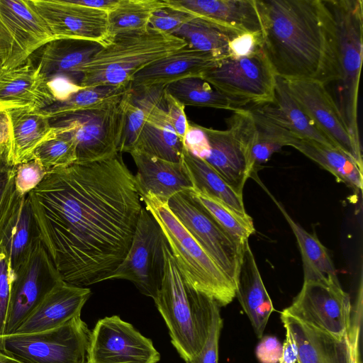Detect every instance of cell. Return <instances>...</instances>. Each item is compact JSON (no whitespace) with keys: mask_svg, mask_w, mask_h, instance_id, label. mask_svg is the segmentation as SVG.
Instances as JSON below:
<instances>
[{"mask_svg":"<svg viewBox=\"0 0 363 363\" xmlns=\"http://www.w3.org/2000/svg\"><path fill=\"white\" fill-rule=\"evenodd\" d=\"M41 241L62 279H109L125 258L143 208L120 153L47 172L28 194Z\"/></svg>","mask_w":363,"mask_h":363,"instance_id":"6da1fadb","label":"cell"},{"mask_svg":"<svg viewBox=\"0 0 363 363\" xmlns=\"http://www.w3.org/2000/svg\"><path fill=\"white\" fill-rule=\"evenodd\" d=\"M263 51L276 76L324 85L339 77L333 18L325 0H257Z\"/></svg>","mask_w":363,"mask_h":363,"instance_id":"7a4b0ae2","label":"cell"},{"mask_svg":"<svg viewBox=\"0 0 363 363\" xmlns=\"http://www.w3.org/2000/svg\"><path fill=\"white\" fill-rule=\"evenodd\" d=\"M164 257V276L153 300L172 345L186 362L199 354L207 340L216 301L185 283L167 240Z\"/></svg>","mask_w":363,"mask_h":363,"instance_id":"3957f363","label":"cell"},{"mask_svg":"<svg viewBox=\"0 0 363 363\" xmlns=\"http://www.w3.org/2000/svg\"><path fill=\"white\" fill-rule=\"evenodd\" d=\"M186 45L182 39L150 27L116 35L80 67L79 86H130L140 70Z\"/></svg>","mask_w":363,"mask_h":363,"instance_id":"277c9868","label":"cell"},{"mask_svg":"<svg viewBox=\"0 0 363 363\" xmlns=\"http://www.w3.org/2000/svg\"><path fill=\"white\" fill-rule=\"evenodd\" d=\"M159 223L185 283L225 306L235 297L236 286L196 241L169 208L152 194L141 197Z\"/></svg>","mask_w":363,"mask_h":363,"instance_id":"5b68a950","label":"cell"},{"mask_svg":"<svg viewBox=\"0 0 363 363\" xmlns=\"http://www.w3.org/2000/svg\"><path fill=\"white\" fill-rule=\"evenodd\" d=\"M333 21L338 67L335 102L354 141L360 143L357 101L362 62V0H325Z\"/></svg>","mask_w":363,"mask_h":363,"instance_id":"8992f818","label":"cell"},{"mask_svg":"<svg viewBox=\"0 0 363 363\" xmlns=\"http://www.w3.org/2000/svg\"><path fill=\"white\" fill-rule=\"evenodd\" d=\"M125 93L91 108L50 119L56 133H65L76 143V162L101 160L120 153Z\"/></svg>","mask_w":363,"mask_h":363,"instance_id":"52a82bcc","label":"cell"},{"mask_svg":"<svg viewBox=\"0 0 363 363\" xmlns=\"http://www.w3.org/2000/svg\"><path fill=\"white\" fill-rule=\"evenodd\" d=\"M91 330L77 316L45 331L0 337V349L24 363H88Z\"/></svg>","mask_w":363,"mask_h":363,"instance_id":"ba28073f","label":"cell"},{"mask_svg":"<svg viewBox=\"0 0 363 363\" xmlns=\"http://www.w3.org/2000/svg\"><path fill=\"white\" fill-rule=\"evenodd\" d=\"M166 240L157 221L143 207L130 248L109 279L128 280L141 294L155 299L164 276Z\"/></svg>","mask_w":363,"mask_h":363,"instance_id":"9c48e42d","label":"cell"},{"mask_svg":"<svg viewBox=\"0 0 363 363\" xmlns=\"http://www.w3.org/2000/svg\"><path fill=\"white\" fill-rule=\"evenodd\" d=\"M199 77L220 91L255 106L274 99L276 75L263 49L248 57L217 60Z\"/></svg>","mask_w":363,"mask_h":363,"instance_id":"30bf717a","label":"cell"},{"mask_svg":"<svg viewBox=\"0 0 363 363\" xmlns=\"http://www.w3.org/2000/svg\"><path fill=\"white\" fill-rule=\"evenodd\" d=\"M281 313L342 337L350 334L352 306L339 281H303L292 303Z\"/></svg>","mask_w":363,"mask_h":363,"instance_id":"8fae6325","label":"cell"},{"mask_svg":"<svg viewBox=\"0 0 363 363\" xmlns=\"http://www.w3.org/2000/svg\"><path fill=\"white\" fill-rule=\"evenodd\" d=\"M171 211L236 286L242 254L238 244L190 195L181 192L168 201Z\"/></svg>","mask_w":363,"mask_h":363,"instance_id":"7c38bea8","label":"cell"},{"mask_svg":"<svg viewBox=\"0 0 363 363\" xmlns=\"http://www.w3.org/2000/svg\"><path fill=\"white\" fill-rule=\"evenodd\" d=\"M55 40L30 0H0V66L25 63L37 50Z\"/></svg>","mask_w":363,"mask_h":363,"instance_id":"4fadbf2b","label":"cell"},{"mask_svg":"<svg viewBox=\"0 0 363 363\" xmlns=\"http://www.w3.org/2000/svg\"><path fill=\"white\" fill-rule=\"evenodd\" d=\"M61 281L63 280L40 240L13 277L4 335L14 334Z\"/></svg>","mask_w":363,"mask_h":363,"instance_id":"5bb4252c","label":"cell"},{"mask_svg":"<svg viewBox=\"0 0 363 363\" xmlns=\"http://www.w3.org/2000/svg\"><path fill=\"white\" fill-rule=\"evenodd\" d=\"M152 341L118 315L99 319L91 331L88 363H157Z\"/></svg>","mask_w":363,"mask_h":363,"instance_id":"9a60e30c","label":"cell"},{"mask_svg":"<svg viewBox=\"0 0 363 363\" xmlns=\"http://www.w3.org/2000/svg\"><path fill=\"white\" fill-rule=\"evenodd\" d=\"M55 39L111 42L108 12L86 7L72 0H30Z\"/></svg>","mask_w":363,"mask_h":363,"instance_id":"2e32d148","label":"cell"},{"mask_svg":"<svg viewBox=\"0 0 363 363\" xmlns=\"http://www.w3.org/2000/svg\"><path fill=\"white\" fill-rule=\"evenodd\" d=\"M286 81L293 97L318 129L363 168L361 145L352 137L325 85L306 79Z\"/></svg>","mask_w":363,"mask_h":363,"instance_id":"e0dca14e","label":"cell"},{"mask_svg":"<svg viewBox=\"0 0 363 363\" xmlns=\"http://www.w3.org/2000/svg\"><path fill=\"white\" fill-rule=\"evenodd\" d=\"M285 328L291 333L297 346V363H357L358 347L349 335L337 337L281 313Z\"/></svg>","mask_w":363,"mask_h":363,"instance_id":"ac0fdd59","label":"cell"},{"mask_svg":"<svg viewBox=\"0 0 363 363\" xmlns=\"http://www.w3.org/2000/svg\"><path fill=\"white\" fill-rule=\"evenodd\" d=\"M57 101L50 82L28 59L0 75V111L32 108L42 109Z\"/></svg>","mask_w":363,"mask_h":363,"instance_id":"d6986e66","label":"cell"},{"mask_svg":"<svg viewBox=\"0 0 363 363\" xmlns=\"http://www.w3.org/2000/svg\"><path fill=\"white\" fill-rule=\"evenodd\" d=\"M87 287L60 281L30 313L14 334L42 332L57 328L74 317L91 296Z\"/></svg>","mask_w":363,"mask_h":363,"instance_id":"ffe728a7","label":"cell"},{"mask_svg":"<svg viewBox=\"0 0 363 363\" xmlns=\"http://www.w3.org/2000/svg\"><path fill=\"white\" fill-rule=\"evenodd\" d=\"M171 8L240 32L262 33L257 0H165Z\"/></svg>","mask_w":363,"mask_h":363,"instance_id":"44dd1931","label":"cell"},{"mask_svg":"<svg viewBox=\"0 0 363 363\" xmlns=\"http://www.w3.org/2000/svg\"><path fill=\"white\" fill-rule=\"evenodd\" d=\"M3 113L7 122V162L10 166L30 160L35 150L55 135L50 118L40 109L19 108Z\"/></svg>","mask_w":363,"mask_h":363,"instance_id":"7402d4cb","label":"cell"},{"mask_svg":"<svg viewBox=\"0 0 363 363\" xmlns=\"http://www.w3.org/2000/svg\"><path fill=\"white\" fill-rule=\"evenodd\" d=\"M228 124V123H227ZM210 147L205 161L237 192L243 195L247 179L251 177L245 145L230 124L225 130L201 126Z\"/></svg>","mask_w":363,"mask_h":363,"instance_id":"603a6c76","label":"cell"},{"mask_svg":"<svg viewBox=\"0 0 363 363\" xmlns=\"http://www.w3.org/2000/svg\"><path fill=\"white\" fill-rule=\"evenodd\" d=\"M129 153L136 165L134 176L140 197L152 194L168 202L175 194L193 188L182 162L166 161L137 150Z\"/></svg>","mask_w":363,"mask_h":363,"instance_id":"cb8c5ba5","label":"cell"},{"mask_svg":"<svg viewBox=\"0 0 363 363\" xmlns=\"http://www.w3.org/2000/svg\"><path fill=\"white\" fill-rule=\"evenodd\" d=\"M217 59L211 54L196 50L187 45L151 63L131 79V89L164 86L182 79L198 77L213 66Z\"/></svg>","mask_w":363,"mask_h":363,"instance_id":"d4e9b609","label":"cell"},{"mask_svg":"<svg viewBox=\"0 0 363 363\" xmlns=\"http://www.w3.org/2000/svg\"><path fill=\"white\" fill-rule=\"evenodd\" d=\"M235 296L247 315L258 338L263 335L269 318L274 311L248 240L242 245Z\"/></svg>","mask_w":363,"mask_h":363,"instance_id":"484cf974","label":"cell"},{"mask_svg":"<svg viewBox=\"0 0 363 363\" xmlns=\"http://www.w3.org/2000/svg\"><path fill=\"white\" fill-rule=\"evenodd\" d=\"M102 48L91 41L56 39L41 48L36 67L48 82L65 78L79 86L80 67Z\"/></svg>","mask_w":363,"mask_h":363,"instance_id":"4316f807","label":"cell"},{"mask_svg":"<svg viewBox=\"0 0 363 363\" xmlns=\"http://www.w3.org/2000/svg\"><path fill=\"white\" fill-rule=\"evenodd\" d=\"M294 136L336 147L302 109L290 93L285 79L276 76L273 102L255 107Z\"/></svg>","mask_w":363,"mask_h":363,"instance_id":"83f0119b","label":"cell"},{"mask_svg":"<svg viewBox=\"0 0 363 363\" xmlns=\"http://www.w3.org/2000/svg\"><path fill=\"white\" fill-rule=\"evenodd\" d=\"M2 236L9 255L13 277L41 240L28 194L20 198L2 230Z\"/></svg>","mask_w":363,"mask_h":363,"instance_id":"f1b7e54d","label":"cell"},{"mask_svg":"<svg viewBox=\"0 0 363 363\" xmlns=\"http://www.w3.org/2000/svg\"><path fill=\"white\" fill-rule=\"evenodd\" d=\"M184 143L172 126L165 104L155 106L147 118L133 149L172 162H182Z\"/></svg>","mask_w":363,"mask_h":363,"instance_id":"f546056e","label":"cell"},{"mask_svg":"<svg viewBox=\"0 0 363 363\" xmlns=\"http://www.w3.org/2000/svg\"><path fill=\"white\" fill-rule=\"evenodd\" d=\"M289 146L328 170L340 182L358 195L363 186V168L339 148L329 147L313 140L292 136Z\"/></svg>","mask_w":363,"mask_h":363,"instance_id":"4dcf8cb0","label":"cell"},{"mask_svg":"<svg viewBox=\"0 0 363 363\" xmlns=\"http://www.w3.org/2000/svg\"><path fill=\"white\" fill-rule=\"evenodd\" d=\"M269 194L281 212L296 238L303 262V281H339L329 253L318 238L307 232L296 223L287 213L284 206L271 194L269 193Z\"/></svg>","mask_w":363,"mask_h":363,"instance_id":"1f68e13d","label":"cell"},{"mask_svg":"<svg viewBox=\"0 0 363 363\" xmlns=\"http://www.w3.org/2000/svg\"><path fill=\"white\" fill-rule=\"evenodd\" d=\"M165 86L130 89L124 94L123 129L121 152H130L152 108L164 104Z\"/></svg>","mask_w":363,"mask_h":363,"instance_id":"d6a6232c","label":"cell"},{"mask_svg":"<svg viewBox=\"0 0 363 363\" xmlns=\"http://www.w3.org/2000/svg\"><path fill=\"white\" fill-rule=\"evenodd\" d=\"M182 163L194 189L221 201L240 214H247L242 194L231 187L205 160L191 155L185 147Z\"/></svg>","mask_w":363,"mask_h":363,"instance_id":"836d02e7","label":"cell"},{"mask_svg":"<svg viewBox=\"0 0 363 363\" xmlns=\"http://www.w3.org/2000/svg\"><path fill=\"white\" fill-rule=\"evenodd\" d=\"M167 93L186 106L208 107L236 111L250 104L228 96L198 77H187L165 86Z\"/></svg>","mask_w":363,"mask_h":363,"instance_id":"e575fe53","label":"cell"},{"mask_svg":"<svg viewBox=\"0 0 363 363\" xmlns=\"http://www.w3.org/2000/svg\"><path fill=\"white\" fill-rule=\"evenodd\" d=\"M240 33L194 16L173 35L182 39L189 47L219 60L229 56V43Z\"/></svg>","mask_w":363,"mask_h":363,"instance_id":"d590c367","label":"cell"},{"mask_svg":"<svg viewBox=\"0 0 363 363\" xmlns=\"http://www.w3.org/2000/svg\"><path fill=\"white\" fill-rule=\"evenodd\" d=\"M255 132L252 142L247 150V160L251 177L267 162L271 156L282 147L289 146L293 135L279 126L255 108H251Z\"/></svg>","mask_w":363,"mask_h":363,"instance_id":"8d00e7d4","label":"cell"},{"mask_svg":"<svg viewBox=\"0 0 363 363\" xmlns=\"http://www.w3.org/2000/svg\"><path fill=\"white\" fill-rule=\"evenodd\" d=\"M166 6L165 0H119L117 6L108 13L110 40L118 34L147 30L152 14Z\"/></svg>","mask_w":363,"mask_h":363,"instance_id":"74e56055","label":"cell"},{"mask_svg":"<svg viewBox=\"0 0 363 363\" xmlns=\"http://www.w3.org/2000/svg\"><path fill=\"white\" fill-rule=\"evenodd\" d=\"M189 195L240 245L255 233L250 215H242L221 201L192 188Z\"/></svg>","mask_w":363,"mask_h":363,"instance_id":"f35d334b","label":"cell"},{"mask_svg":"<svg viewBox=\"0 0 363 363\" xmlns=\"http://www.w3.org/2000/svg\"><path fill=\"white\" fill-rule=\"evenodd\" d=\"M130 86H97L82 88L62 100L40 109L50 120L97 106L123 94Z\"/></svg>","mask_w":363,"mask_h":363,"instance_id":"ab89813d","label":"cell"},{"mask_svg":"<svg viewBox=\"0 0 363 363\" xmlns=\"http://www.w3.org/2000/svg\"><path fill=\"white\" fill-rule=\"evenodd\" d=\"M32 159L38 161L47 172L67 167L77 162L76 143L69 135L55 132L35 150Z\"/></svg>","mask_w":363,"mask_h":363,"instance_id":"60d3db41","label":"cell"},{"mask_svg":"<svg viewBox=\"0 0 363 363\" xmlns=\"http://www.w3.org/2000/svg\"><path fill=\"white\" fill-rule=\"evenodd\" d=\"M14 177V166L7 164L0 171V231L23 196L16 191Z\"/></svg>","mask_w":363,"mask_h":363,"instance_id":"b9f144b4","label":"cell"},{"mask_svg":"<svg viewBox=\"0 0 363 363\" xmlns=\"http://www.w3.org/2000/svg\"><path fill=\"white\" fill-rule=\"evenodd\" d=\"M14 167L15 189L20 196H26L35 188L48 172L35 159L20 163Z\"/></svg>","mask_w":363,"mask_h":363,"instance_id":"7bdbcfd3","label":"cell"},{"mask_svg":"<svg viewBox=\"0 0 363 363\" xmlns=\"http://www.w3.org/2000/svg\"><path fill=\"white\" fill-rule=\"evenodd\" d=\"M3 228L0 231V337L4 335L11 284L13 280L9 255L2 236Z\"/></svg>","mask_w":363,"mask_h":363,"instance_id":"ee69618b","label":"cell"},{"mask_svg":"<svg viewBox=\"0 0 363 363\" xmlns=\"http://www.w3.org/2000/svg\"><path fill=\"white\" fill-rule=\"evenodd\" d=\"M220 306L216 301L213 308L212 322L207 340L199 354L186 363H218V342L223 328Z\"/></svg>","mask_w":363,"mask_h":363,"instance_id":"f6af8a7d","label":"cell"},{"mask_svg":"<svg viewBox=\"0 0 363 363\" xmlns=\"http://www.w3.org/2000/svg\"><path fill=\"white\" fill-rule=\"evenodd\" d=\"M194 16L171 8L167 5L155 11L149 21V26L167 34L173 35L182 26Z\"/></svg>","mask_w":363,"mask_h":363,"instance_id":"bcb514c9","label":"cell"},{"mask_svg":"<svg viewBox=\"0 0 363 363\" xmlns=\"http://www.w3.org/2000/svg\"><path fill=\"white\" fill-rule=\"evenodd\" d=\"M262 33L242 32L229 43V56L235 58L248 57L263 48Z\"/></svg>","mask_w":363,"mask_h":363,"instance_id":"7dc6e473","label":"cell"},{"mask_svg":"<svg viewBox=\"0 0 363 363\" xmlns=\"http://www.w3.org/2000/svg\"><path fill=\"white\" fill-rule=\"evenodd\" d=\"M164 100L168 119L176 133L184 143L189 125L184 111L185 106L167 93L165 89Z\"/></svg>","mask_w":363,"mask_h":363,"instance_id":"c3c4849f","label":"cell"},{"mask_svg":"<svg viewBox=\"0 0 363 363\" xmlns=\"http://www.w3.org/2000/svg\"><path fill=\"white\" fill-rule=\"evenodd\" d=\"M189 124L184 141V147L194 156L205 160L210 152L207 136L201 125L189 121Z\"/></svg>","mask_w":363,"mask_h":363,"instance_id":"681fc988","label":"cell"},{"mask_svg":"<svg viewBox=\"0 0 363 363\" xmlns=\"http://www.w3.org/2000/svg\"><path fill=\"white\" fill-rule=\"evenodd\" d=\"M282 354V345L275 336L266 335L260 338L255 349L260 363H279Z\"/></svg>","mask_w":363,"mask_h":363,"instance_id":"f907efd6","label":"cell"},{"mask_svg":"<svg viewBox=\"0 0 363 363\" xmlns=\"http://www.w3.org/2000/svg\"><path fill=\"white\" fill-rule=\"evenodd\" d=\"M286 339L282 345V354L279 363H296L298 360V350L296 341L287 328Z\"/></svg>","mask_w":363,"mask_h":363,"instance_id":"816d5d0a","label":"cell"},{"mask_svg":"<svg viewBox=\"0 0 363 363\" xmlns=\"http://www.w3.org/2000/svg\"><path fill=\"white\" fill-rule=\"evenodd\" d=\"M74 3L94 9L101 10L104 11L109 12L114 9L119 0H72Z\"/></svg>","mask_w":363,"mask_h":363,"instance_id":"f5cc1de1","label":"cell"},{"mask_svg":"<svg viewBox=\"0 0 363 363\" xmlns=\"http://www.w3.org/2000/svg\"><path fill=\"white\" fill-rule=\"evenodd\" d=\"M7 138L0 135V171L8 164L7 162Z\"/></svg>","mask_w":363,"mask_h":363,"instance_id":"db71d44e","label":"cell"},{"mask_svg":"<svg viewBox=\"0 0 363 363\" xmlns=\"http://www.w3.org/2000/svg\"><path fill=\"white\" fill-rule=\"evenodd\" d=\"M0 363H24L4 352L0 349Z\"/></svg>","mask_w":363,"mask_h":363,"instance_id":"11a10c76","label":"cell"},{"mask_svg":"<svg viewBox=\"0 0 363 363\" xmlns=\"http://www.w3.org/2000/svg\"><path fill=\"white\" fill-rule=\"evenodd\" d=\"M4 69H2L1 68H0V75L1 74V73L3 72ZM2 113L0 111V114H1Z\"/></svg>","mask_w":363,"mask_h":363,"instance_id":"9f6ffc18","label":"cell"}]
</instances>
